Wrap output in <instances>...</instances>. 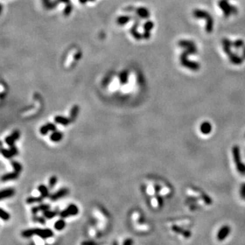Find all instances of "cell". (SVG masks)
I'll use <instances>...</instances> for the list:
<instances>
[{"mask_svg": "<svg viewBox=\"0 0 245 245\" xmlns=\"http://www.w3.org/2000/svg\"><path fill=\"white\" fill-rule=\"evenodd\" d=\"M83 244H94V243L88 241V242H83Z\"/></svg>", "mask_w": 245, "mask_h": 245, "instance_id": "obj_39", "label": "cell"}, {"mask_svg": "<svg viewBox=\"0 0 245 245\" xmlns=\"http://www.w3.org/2000/svg\"><path fill=\"white\" fill-rule=\"evenodd\" d=\"M178 45L181 47L183 48H190V47H194V46H196L195 44L194 43V41H187V40H183V41H180L178 42Z\"/></svg>", "mask_w": 245, "mask_h": 245, "instance_id": "obj_21", "label": "cell"}, {"mask_svg": "<svg viewBox=\"0 0 245 245\" xmlns=\"http://www.w3.org/2000/svg\"><path fill=\"white\" fill-rule=\"evenodd\" d=\"M57 214H58L57 211H50L49 209H48V210H45V211L43 212V216L47 219H51V218H53L54 217H56Z\"/></svg>", "mask_w": 245, "mask_h": 245, "instance_id": "obj_23", "label": "cell"}, {"mask_svg": "<svg viewBox=\"0 0 245 245\" xmlns=\"http://www.w3.org/2000/svg\"><path fill=\"white\" fill-rule=\"evenodd\" d=\"M57 183V176H52V177L49 178V182H48V186H49V187L50 188H52L55 185H56V183Z\"/></svg>", "mask_w": 245, "mask_h": 245, "instance_id": "obj_30", "label": "cell"}, {"mask_svg": "<svg viewBox=\"0 0 245 245\" xmlns=\"http://www.w3.org/2000/svg\"><path fill=\"white\" fill-rule=\"evenodd\" d=\"M187 55L185 53H182L180 57L181 60V64L183 66H185L186 68H189L192 71H198L200 69V64L197 62H194V61H190L187 59Z\"/></svg>", "mask_w": 245, "mask_h": 245, "instance_id": "obj_4", "label": "cell"}, {"mask_svg": "<svg viewBox=\"0 0 245 245\" xmlns=\"http://www.w3.org/2000/svg\"><path fill=\"white\" fill-rule=\"evenodd\" d=\"M233 46L236 48H243L244 46V41L243 40H237L236 41L233 42Z\"/></svg>", "mask_w": 245, "mask_h": 245, "instance_id": "obj_28", "label": "cell"}, {"mask_svg": "<svg viewBox=\"0 0 245 245\" xmlns=\"http://www.w3.org/2000/svg\"><path fill=\"white\" fill-rule=\"evenodd\" d=\"M5 141H6V143L8 144L9 146L11 147V146H14V142L16 141V140L14 138V136H13L10 135V136H6V138H5Z\"/></svg>", "mask_w": 245, "mask_h": 245, "instance_id": "obj_26", "label": "cell"}, {"mask_svg": "<svg viewBox=\"0 0 245 245\" xmlns=\"http://www.w3.org/2000/svg\"><path fill=\"white\" fill-rule=\"evenodd\" d=\"M243 58L245 59V45L243 47Z\"/></svg>", "mask_w": 245, "mask_h": 245, "instance_id": "obj_40", "label": "cell"}, {"mask_svg": "<svg viewBox=\"0 0 245 245\" xmlns=\"http://www.w3.org/2000/svg\"><path fill=\"white\" fill-rule=\"evenodd\" d=\"M79 106H77V105H75V106L71 108V111H70L71 121H74L75 120H76V117L78 116V113H79Z\"/></svg>", "mask_w": 245, "mask_h": 245, "instance_id": "obj_19", "label": "cell"}, {"mask_svg": "<svg viewBox=\"0 0 245 245\" xmlns=\"http://www.w3.org/2000/svg\"><path fill=\"white\" fill-rule=\"evenodd\" d=\"M57 130V127L53 123H48V124L44 125L43 126L41 127L40 129V132L42 135H46L49 131H56Z\"/></svg>", "mask_w": 245, "mask_h": 245, "instance_id": "obj_10", "label": "cell"}, {"mask_svg": "<svg viewBox=\"0 0 245 245\" xmlns=\"http://www.w3.org/2000/svg\"><path fill=\"white\" fill-rule=\"evenodd\" d=\"M65 221L63 219H60V220H57L56 222H55V224H54V228H55V229H57V230H58V231H60V230H62V229H64L65 227Z\"/></svg>", "mask_w": 245, "mask_h": 245, "instance_id": "obj_22", "label": "cell"}, {"mask_svg": "<svg viewBox=\"0 0 245 245\" xmlns=\"http://www.w3.org/2000/svg\"><path fill=\"white\" fill-rule=\"evenodd\" d=\"M18 172H15L14 171V172H10V173H7V174H5L3 175L1 178V180L2 182H6V181H10V180H14V179H16L18 177Z\"/></svg>", "mask_w": 245, "mask_h": 245, "instance_id": "obj_12", "label": "cell"}, {"mask_svg": "<svg viewBox=\"0 0 245 245\" xmlns=\"http://www.w3.org/2000/svg\"><path fill=\"white\" fill-rule=\"evenodd\" d=\"M218 6L221 10H223V13L225 14V16L226 18L229 17L232 13V6H231L228 3V0H220L218 2Z\"/></svg>", "mask_w": 245, "mask_h": 245, "instance_id": "obj_6", "label": "cell"}, {"mask_svg": "<svg viewBox=\"0 0 245 245\" xmlns=\"http://www.w3.org/2000/svg\"><path fill=\"white\" fill-rule=\"evenodd\" d=\"M155 190L156 192H159V191H160V186H155Z\"/></svg>", "mask_w": 245, "mask_h": 245, "instance_id": "obj_38", "label": "cell"}, {"mask_svg": "<svg viewBox=\"0 0 245 245\" xmlns=\"http://www.w3.org/2000/svg\"><path fill=\"white\" fill-rule=\"evenodd\" d=\"M194 17L197 19H205L206 21V31L208 34H210L214 29V19L208 12L199 9H196L193 12Z\"/></svg>", "mask_w": 245, "mask_h": 245, "instance_id": "obj_1", "label": "cell"}, {"mask_svg": "<svg viewBox=\"0 0 245 245\" xmlns=\"http://www.w3.org/2000/svg\"><path fill=\"white\" fill-rule=\"evenodd\" d=\"M123 244H124L125 245V244H132V241L131 240V239H126V240H125V241Z\"/></svg>", "mask_w": 245, "mask_h": 245, "instance_id": "obj_37", "label": "cell"}, {"mask_svg": "<svg viewBox=\"0 0 245 245\" xmlns=\"http://www.w3.org/2000/svg\"><path fill=\"white\" fill-rule=\"evenodd\" d=\"M230 231H231V228L228 225H225L224 227L220 228L218 233H217V239L220 240V241H222L224 239H225L226 237H228L229 233H230Z\"/></svg>", "mask_w": 245, "mask_h": 245, "instance_id": "obj_8", "label": "cell"}, {"mask_svg": "<svg viewBox=\"0 0 245 245\" xmlns=\"http://www.w3.org/2000/svg\"><path fill=\"white\" fill-rule=\"evenodd\" d=\"M78 213H79L78 207L74 204H71L70 206H68L67 208L65 209L64 210L60 212V215L62 218H65V217H70V216H75Z\"/></svg>", "mask_w": 245, "mask_h": 245, "instance_id": "obj_5", "label": "cell"}, {"mask_svg": "<svg viewBox=\"0 0 245 245\" xmlns=\"http://www.w3.org/2000/svg\"><path fill=\"white\" fill-rule=\"evenodd\" d=\"M1 153L2 155L4 156L6 159H10L14 155H16L18 153V148L16 147L11 146L9 149H6V148H2L1 149Z\"/></svg>", "mask_w": 245, "mask_h": 245, "instance_id": "obj_7", "label": "cell"}, {"mask_svg": "<svg viewBox=\"0 0 245 245\" xmlns=\"http://www.w3.org/2000/svg\"><path fill=\"white\" fill-rule=\"evenodd\" d=\"M228 57H229V60H230L232 64H242L243 60H244V58H243V57L241 58V57H239L237 54L233 53V52H232L231 55H229Z\"/></svg>", "mask_w": 245, "mask_h": 245, "instance_id": "obj_14", "label": "cell"}, {"mask_svg": "<svg viewBox=\"0 0 245 245\" xmlns=\"http://www.w3.org/2000/svg\"><path fill=\"white\" fill-rule=\"evenodd\" d=\"M13 136H14V138L17 141V140H18L20 137V132L19 131H18V130H16V131H14V132H13V133L11 134Z\"/></svg>", "mask_w": 245, "mask_h": 245, "instance_id": "obj_35", "label": "cell"}, {"mask_svg": "<svg viewBox=\"0 0 245 245\" xmlns=\"http://www.w3.org/2000/svg\"><path fill=\"white\" fill-rule=\"evenodd\" d=\"M232 155H233L234 161L236 163V166L238 170V172L241 174H245V165L242 163L240 154H239V147L235 145L232 148Z\"/></svg>", "mask_w": 245, "mask_h": 245, "instance_id": "obj_3", "label": "cell"}, {"mask_svg": "<svg viewBox=\"0 0 245 245\" xmlns=\"http://www.w3.org/2000/svg\"><path fill=\"white\" fill-rule=\"evenodd\" d=\"M120 82L121 83H126L128 82V73L126 71H124L121 74L120 76Z\"/></svg>", "mask_w": 245, "mask_h": 245, "instance_id": "obj_29", "label": "cell"}, {"mask_svg": "<svg viewBox=\"0 0 245 245\" xmlns=\"http://www.w3.org/2000/svg\"><path fill=\"white\" fill-rule=\"evenodd\" d=\"M242 188H243V189H244V190H245V184H244V185H243Z\"/></svg>", "mask_w": 245, "mask_h": 245, "instance_id": "obj_41", "label": "cell"}, {"mask_svg": "<svg viewBox=\"0 0 245 245\" xmlns=\"http://www.w3.org/2000/svg\"><path fill=\"white\" fill-rule=\"evenodd\" d=\"M223 49H224V52L228 55V57L229 55H231L232 52L231 51V47H229V46H223Z\"/></svg>", "mask_w": 245, "mask_h": 245, "instance_id": "obj_34", "label": "cell"}, {"mask_svg": "<svg viewBox=\"0 0 245 245\" xmlns=\"http://www.w3.org/2000/svg\"><path fill=\"white\" fill-rule=\"evenodd\" d=\"M44 197L42 196L40 197H29L26 199V202L28 204H32V203H36V202H41Z\"/></svg>", "mask_w": 245, "mask_h": 245, "instance_id": "obj_24", "label": "cell"}, {"mask_svg": "<svg viewBox=\"0 0 245 245\" xmlns=\"http://www.w3.org/2000/svg\"><path fill=\"white\" fill-rule=\"evenodd\" d=\"M54 121H55L56 123L62 125H64V126H67V125H68L71 122L70 118H65V117H63V116H56L55 118H54Z\"/></svg>", "mask_w": 245, "mask_h": 245, "instance_id": "obj_13", "label": "cell"}, {"mask_svg": "<svg viewBox=\"0 0 245 245\" xmlns=\"http://www.w3.org/2000/svg\"><path fill=\"white\" fill-rule=\"evenodd\" d=\"M0 217L3 220H8L10 219V214L6 212L3 209H0Z\"/></svg>", "mask_w": 245, "mask_h": 245, "instance_id": "obj_27", "label": "cell"}, {"mask_svg": "<svg viewBox=\"0 0 245 245\" xmlns=\"http://www.w3.org/2000/svg\"><path fill=\"white\" fill-rule=\"evenodd\" d=\"M49 138H50L51 141H53V142H59V141L62 140L63 135L61 132H58V131L56 130V131L52 132V133L49 136Z\"/></svg>", "mask_w": 245, "mask_h": 245, "instance_id": "obj_17", "label": "cell"}, {"mask_svg": "<svg viewBox=\"0 0 245 245\" xmlns=\"http://www.w3.org/2000/svg\"><path fill=\"white\" fill-rule=\"evenodd\" d=\"M172 230L174 232H177V233L182 234L183 236H184V237H186V238H188V237H190L191 236V233H190V232L185 231V230H183V228H179V227H178V226L176 225L172 226Z\"/></svg>", "mask_w": 245, "mask_h": 245, "instance_id": "obj_18", "label": "cell"}, {"mask_svg": "<svg viewBox=\"0 0 245 245\" xmlns=\"http://www.w3.org/2000/svg\"><path fill=\"white\" fill-rule=\"evenodd\" d=\"M50 209V206L48 204H42L38 206H35L31 209V212L34 214H37L38 212H44Z\"/></svg>", "mask_w": 245, "mask_h": 245, "instance_id": "obj_15", "label": "cell"}, {"mask_svg": "<svg viewBox=\"0 0 245 245\" xmlns=\"http://www.w3.org/2000/svg\"><path fill=\"white\" fill-rule=\"evenodd\" d=\"M221 43H222L223 46H229V47L233 46V42H232L230 40L227 39V38H224L221 41Z\"/></svg>", "mask_w": 245, "mask_h": 245, "instance_id": "obj_31", "label": "cell"}, {"mask_svg": "<svg viewBox=\"0 0 245 245\" xmlns=\"http://www.w3.org/2000/svg\"><path fill=\"white\" fill-rule=\"evenodd\" d=\"M33 220H34V221H36V222L41 223V224H42V225H45V223H46V220H45V218L41 217H33Z\"/></svg>", "mask_w": 245, "mask_h": 245, "instance_id": "obj_32", "label": "cell"}, {"mask_svg": "<svg viewBox=\"0 0 245 245\" xmlns=\"http://www.w3.org/2000/svg\"><path fill=\"white\" fill-rule=\"evenodd\" d=\"M37 190H38V191L40 192V194L43 197H47L49 196V192H48V187L45 186V185H40L37 187Z\"/></svg>", "mask_w": 245, "mask_h": 245, "instance_id": "obj_20", "label": "cell"}, {"mask_svg": "<svg viewBox=\"0 0 245 245\" xmlns=\"http://www.w3.org/2000/svg\"><path fill=\"white\" fill-rule=\"evenodd\" d=\"M68 194V190L67 188H62L59 190L58 191H57L56 193H54L52 195L50 196V200L52 201V202H55V201L58 200L61 197H64L66 195Z\"/></svg>", "mask_w": 245, "mask_h": 245, "instance_id": "obj_9", "label": "cell"}, {"mask_svg": "<svg viewBox=\"0 0 245 245\" xmlns=\"http://www.w3.org/2000/svg\"><path fill=\"white\" fill-rule=\"evenodd\" d=\"M14 194V189H5V190H3L1 193H0V198L3 200V199H5V198H7V197H12Z\"/></svg>", "mask_w": 245, "mask_h": 245, "instance_id": "obj_16", "label": "cell"}, {"mask_svg": "<svg viewBox=\"0 0 245 245\" xmlns=\"http://www.w3.org/2000/svg\"><path fill=\"white\" fill-rule=\"evenodd\" d=\"M200 131L202 134L207 135L209 134L212 131V125L209 121H204L200 126Z\"/></svg>", "mask_w": 245, "mask_h": 245, "instance_id": "obj_11", "label": "cell"}, {"mask_svg": "<svg viewBox=\"0 0 245 245\" xmlns=\"http://www.w3.org/2000/svg\"><path fill=\"white\" fill-rule=\"evenodd\" d=\"M11 165H12V167H14V169L15 172H18V173H20V172H22V165H21L19 163H18L17 161H12Z\"/></svg>", "mask_w": 245, "mask_h": 245, "instance_id": "obj_25", "label": "cell"}, {"mask_svg": "<svg viewBox=\"0 0 245 245\" xmlns=\"http://www.w3.org/2000/svg\"><path fill=\"white\" fill-rule=\"evenodd\" d=\"M202 198L204 199V201H205V202H206L207 205H211L212 199L209 197V196H207L206 194H202Z\"/></svg>", "mask_w": 245, "mask_h": 245, "instance_id": "obj_33", "label": "cell"}, {"mask_svg": "<svg viewBox=\"0 0 245 245\" xmlns=\"http://www.w3.org/2000/svg\"><path fill=\"white\" fill-rule=\"evenodd\" d=\"M34 235H37L38 237H41L43 239H47L50 238L53 236L52 231L49 228H45V229H41V228H30L27 229L22 232V236L23 237H30Z\"/></svg>", "mask_w": 245, "mask_h": 245, "instance_id": "obj_2", "label": "cell"}, {"mask_svg": "<svg viewBox=\"0 0 245 245\" xmlns=\"http://www.w3.org/2000/svg\"><path fill=\"white\" fill-rule=\"evenodd\" d=\"M157 202L158 204L160 206L163 205V200H162V197H161L160 196H157Z\"/></svg>", "mask_w": 245, "mask_h": 245, "instance_id": "obj_36", "label": "cell"}]
</instances>
